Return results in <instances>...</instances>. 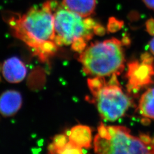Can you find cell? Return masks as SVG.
Wrapping results in <instances>:
<instances>
[{"label": "cell", "mask_w": 154, "mask_h": 154, "mask_svg": "<svg viewBox=\"0 0 154 154\" xmlns=\"http://www.w3.org/2000/svg\"><path fill=\"white\" fill-rule=\"evenodd\" d=\"M123 25V22L118 20L114 17L110 18L107 25V30L111 33H115L119 30Z\"/></svg>", "instance_id": "obj_14"}, {"label": "cell", "mask_w": 154, "mask_h": 154, "mask_svg": "<svg viewBox=\"0 0 154 154\" xmlns=\"http://www.w3.org/2000/svg\"><path fill=\"white\" fill-rule=\"evenodd\" d=\"M69 140V138L65 135L60 134L55 136L53 139V142L48 147L49 152L50 154H57L58 151L62 149Z\"/></svg>", "instance_id": "obj_12"}, {"label": "cell", "mask_w": 154, "mask_h": 154, "mask_svg": "<svg viewBox=\"0 0 154 154\" xmlns=\"http://www.w3.org/2000/svg\"><path fill=\"white\" fill-rule=\"evenodd\" d=\"M139 110L144 117L154 119V88H149L141 96Z\"/></svg>", "instance_id": "obj_11"}, {"label": "cell", "mask_w": 154, "mask_h": 154, "mask_svg": "<svg viewBox=\"0 0 154 154\" xmlns=\"http://www.w3.org/2000/svg\"><path fill=\"white\" fill-rule=\"evenodd\" d=\"M149 49L152 54L154 55V37L149 42Z\"/></svg>", "instance_id": "obj_19"}, {"label": "cell", "mask_w": 154, "mask_h": 154, "mask_svg": "<svg viewBox=\"0 0 154 154\" xmlns=\"http://www.w3.org/2000/svg\"><path fill=\"white\" fill-rule=\"evenodd\" d=\"M82 150L83 149L69 140L66 145L58 151L57 154H82L83 153Z\"/></svg>", "instance_id": "obj_13"}, {"label": "cell", "mask_w": 154, "mask_h": 154, "mask_svg": "<svg viewBox=\"0 0 154 154\" xmlns=\"http://www.w3.org/2000/svg\"><path fill=\"white\" fill-rule=\"evenodd\" d=\"M62 5L66 9L86 18L93 13L96 0H62Z\"/></svg>", "instance_id": "obj_9"}, {"label": "cell", "mask_w": 154, "mask_h": 154, "mask_svg": "<svg viewBox=\"0 0 154 154\" xmlns=\"http://www.w3.org/2000/svg\"><path fill=\"white\" fill-rule=\"evenodd\" d=\"M83 70L95 77L119 75L125 67V57L123 44L112 38L90 45L78 57Z\"/></svg>", "instance_id": "obj_2"}, {"label": "cell", "mask_w": 154, "mask_h": 154, "mask_svg": "<svg viewBox=\"0 0 154 154\" xmlns=\"http://www.w3.org/2000/svg\"><path fill=\"white\" fill-rule=\"evenodd\" d=\"M87 42L88 41L84 39H78L71 45V48L74 51L77 52H82L86 48Z\"/></svg>", "instance_id": "obj_15"}, {"label": "cell", "mask_w": 154, "mask_h": 154, "mask_svg": "<svg viewBox=\"0 0 154 154\" xmlns=\"http://www.w3.org/2000/svg\"><path fill=\"white\" fill-rule=\"evenodd\" d=\"M54 2L48 0L40 8L33 7L23 15L12 17L9 24L14 34L32 50L42 62L55 54Z\"/></svg>", "instance_id": "obj_1"}, {"label": "cell", "mask_w": 154, "mask_h": 154, "mask_svg": "<svg viewBox=\"0 0 154 154\" xmlns=\"http://www.w3.org/2000/svg\"><path fill=\"white\" fill-rule=\"evenodd\" d=\"M97 154H154V142L146 143L132 135L126 127L106 126L101 123L94 139Z\"/></svg>", "instance_id": "obj_4"}, {"label": "cell", "mask_w": 154, "mask_h": 154, "mask_svg": "<svg viewBox=\"0 0 154 154\" xmlns=\"http://www.w3.org/2000/svg\"><path fill=\"white\" fill-rule=\"evenodd\" d=\"M94 34L98 35H103L106 33V30L102 25L97 23L93 29Z\"/></svg>", "instance_id": "obj_16"}, {"label": "cell", "mask_w": 154, "mask_h": 154, "mask_svg": "<svg viewBox=\"0 0 154 154\" xmlns=\"http://www.w3.org/2000/svg\"><path fill=\"white\" fill-rule=\"evenodd\" d=\"M22 96L15 90H8L0 96V113L4 116H11L20 109Z\"/></svg>", "instance_id": "obj_8"}, {"label": "cell", "mask_w": 154, "mask_h": 154, "mask_svg": "<svg viewBox=\"0 0 154 154\" xmlns=\"http://www.w3.org/2000/svg\"><path fill=\"white\" fill-rule=\"evenodd\" d=\"M127 91L135 95L142 88L154 83V58L148 53L141 56V61L135 60L128 64L126 74Z\"/></svg>", "instance_id": "obj_6"}, {"label": "cell", "mask_w": 154, "mask_h": 154, "mask_svg": "<svg viewBox=\"0 0 154 154\" xmlns=\"http://www.w3.org/2000/svg\"><path fill=\"white\" fill-rule=\"evenodd\" d=\"M85 18L70 11L63 6L54 11L55 39L58 46L72 45L78 39L88 41L93 36V30L87 28Z\"/></svg>", "instance_id": "obj_5"}, {"label": "cell", "mask_w": 154, "mask_h": 154, "mask_svg": "<svg viewBox=\"0 0 154 154\" xmlns=\"http://www.w3.org/2000/svg\"><path fill=\"white\" fill-rule=\"evenodd\" d=\"M88 83L92 100L102 119L114 122L125 115L131 100L122 90L117 75H111L107 82L103 77L89 78Z\"/></svg>", "instance_id": "obj_3"}, {"label": "cell", "mask_w": 154, "mask_h": 154, "mask_svg": "<svg viewBox=\"0 0 154 154\" xmlns=\"http://www.w3.org/2000/svg\"><path fill=\"white\" fill-rule=\"evenodd\" d=\"M143 1L148 8L154 11V0H143Z\"/></svg>", "instance_id": "obj_18"}, {"label": "cell", "mask_w": 154, "mask_h": 154, "mask_svg": "<svg viewBox=\"0 0 154 154\" xmlns=\"http://www.w3.org/2000/svg\"><path fill=\"white\" fill-rule=\"evenodd\" d=\"M146 29L149 34L151 35H154V20L149 19L146 22Z\"/></svg>", "instance_id": "obj_17"}, {"label": "cell", "mask_w": 154, "mask_h": 154, "mask_svg": "<svg viewBox=\"0 0 154 154\" xmlns=\"http://www.w3.org/2000/svg\"><path fill=\"white\" fill-rule=\"evenodd\" d=\"M69 139L72 143L82 149L91 148L92 141L91 129L87 126H75L71 129Z\"/></svg>", "instance_id": "obj_10"}, {"label": "cell", "mask_w": 154, "mask_h": 154, "mask_svg": "<svg viewBox=\"0 0 154 154\" xmlns=\"http://www.w3.org/2000/svg\"><path fill=\"white\" fill-rule=\"evenodd\" d=\"M2 75L6 81L12 83L21 82L26 75V67L16 57L6 60L2 65Z\"/></svg>", "instance_id": "obj_7"}]
</instances>
